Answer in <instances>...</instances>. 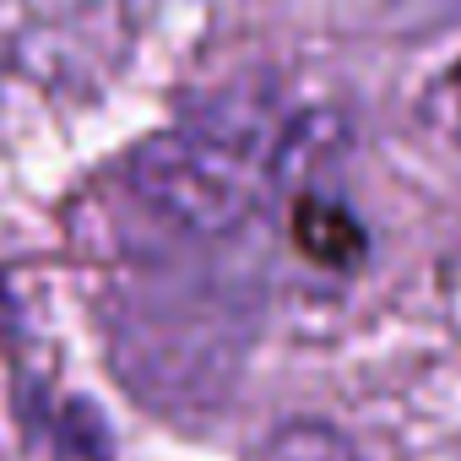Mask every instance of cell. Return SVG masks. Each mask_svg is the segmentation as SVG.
I'll use <instances>...</instances> for the list:
<instances>
[{
	"label": "cell",
	"mask_w": 461,
	"mask_h": 461,
	"mask_svg": "<svg viewBox=\"0 0 461 461\" xmlns=\"http://www.w3.org/2000/svg\"><path fill=\"white\" fill-rule=\"evenodd\" d=\"M131 190L195 240H222L261 212L267 152L228 131H158L125 163Z\"/></svg>",
	"instance_id": "6da1fadb"
},
{
	"label": "cell",
	"mask_w": 461,
	"mask_h": 461,
	"mask_svg": "<svg viewBox=\"0 0 461 461\" xmlns=\"http://www.w3.org/2000/svg\"><path fill=\"white\" fill-rule=\"evenodd\" d=\"M294 240H299V250L315 267H331V272L358 267L364 250H369V240H364V228L353 222V212L326 201V195H299L294 201Z\"/></svg>",
	"instance_id": "7a4b0ae2"
},
{
	"label": "cell",
	"mask_w": 461,
	"mask_h": 461,
	"mask_svg": "<svg viewBox=\"0 0 461 461\" xmlns=\"http://www.w3.org/2000/svg\"><path fill=\"white\" fill-rule=\"evenodd\" d=\"M39 445L50 461H109V429L98 423V412L87 402H60V407H39Z\"/></svg>",
	"instance_id": "3957f363"
},
{
	"label": "cell",
	"mask_w": 461,
	"mask_h": 461,
	"mask_svg": "<svg viewBox=\"0 0 461 461\" xmlns=\"http://www.w3.org/2000/svg\"><path fill=\"white\" fill-rule=\"evenodd\" d=\"M261 461H358V450H353V439L342 429L304 418V423H283L267 439Z\"/></svg>",
	"instance_id": "277c9868"
},
{
	"label": "cell",
	"mask_w": 461,
	"mask_h": 461,
	"mask_svg": "<svg viewBox=\"0 0 461 461\" xmlns=\"http://www.w3.org/2000/svg\"><path fill=\"white\" fill-rule=\"evenodd\" d=\"M407 6H412L418 17H439V12H456L461 0H407Z\"/></svg>",
	"instance_id": "5b68a950"
}]
</instances>
